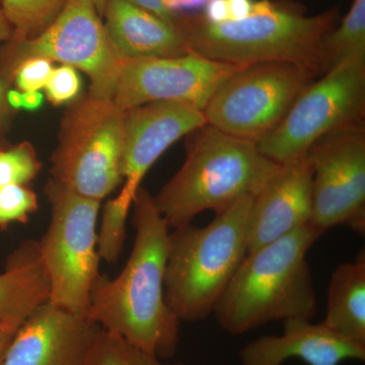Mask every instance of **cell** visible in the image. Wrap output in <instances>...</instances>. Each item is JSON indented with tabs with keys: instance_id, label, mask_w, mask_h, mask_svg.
Here are the masks:
<instances>
[{
	"instance_id": "22",
	"label": "cell",
	"mask_w": 365,
	"mask_h": 365,
	"mask_svg": "<svg viewBox=\"0 0 365 365\" xmlns=\"http://www.w3.org/2000/svg\"><path fill=\"white\" fill-rule=\"evenodd\" d=\"M85 365H184L141 351L111 333L101 331Z\"/></svg>"
},
{
	"instance_id": "7",
	"label": "cell",
	"mask_w": 365,
	"mask_h": 365,
	"mask_svg": "<svg viewBox=\"0 0 365 365\" xmlns=\"http://www.w3.org/2000/svg\"><path fill=\"white\" fill-rule=\"evenodd\" d=\"M123 115L114 100L88 95L73 103L60 123L52 179L101 202L114 192L123 182Z\"/></svg>"
},
{
	"instance_id": "32",
	"label": "cell",
	"mask_w": 365,
	"mask_h": 365,
	"mask_svg": "<svg viewBox=\"0 0 365 365\" xmlns=\"http://www.w3.org/2000/svg\"><path fill=\"white\" fill-rule=\"evenodd\" d=\"M11 26L7 21L6 16L0 9V45L6 42L11 37ZM6 102V93L4 91V83L0 81V114L4 111V105Z\"/></svg>"
},
{
	"instance_id": "27",
	"label": "cell",
	"mask_w": 365,
	"mask_h": 365,
	"mask_svg": "<svg viewBox=\"0 0 365 365\" xmlns=\"http://www.w3.org/2000/svg\"><path fill=\"white\" fill-rule=\"evenodd\" d=\"M26 319L9 318L0 319V365L4 361L7 349Z\"/></svg>"
},
{
	"instance_id": "14",
	"label": "cell",
	"mask_w": 365,
	"mask_h": 365,
	"mask_svg": "<svg viewBox=\"0 0 365 365\" xmlns=\"http://www.w3.org/2000/svg\"><path fill=\"white\" fill-rule=\"evenodd\" d=\"M102 330L48 300L21 324L1 365H85Z\"/></svg>"
},
{
	"instance_id": "25",
	"label": "cell",
	"mask_w": 365,
	"mask_h": 365,
	"mask_svg": "<svg viewBox=\"0 0 365 365\" xmlns=\"http://www.w3.org/2000/svg\"><path fill=\"white\" fill-rule=\"evenodd\" d=\"M44 90L48 101L54 106L68 104L78 97L81 81L76 68L61 66L53 68Z\"/></svg>"
},
{
	"instance_id": "12",
	"label": "cell",
	"mask_w": 365,
	"mask_h": 365,
	"mask_svg": "<svg viewBox=\"0 0 365 365\" xmlns=\"http://www.w3.org/2000/svg\"><path fill=\"white\" fill-rule=\"evenodd\" d=\"M242 66L188 53L170 58L122 59L114 102L121 110L157 101L204 110L218 86Z\"/></svg>"
},
{
	"instance_id": "9",
	"label": "cell",
	"mask_w": 365,
	"mask_h": 365,
	"mask_svg": "<svg viewBox=\"0 0 365 365\" xmlns=\"http://www.w3.org/2000/svg\"><path fill=\"white\" fill-rule=\"evenodd\" d=\"M319 74L292 62L242 66L209 100L203 110L206 122L230 135L258 143L281 123Z\"/></svg>"
},
{
	"instance_id": "28",
	"label": "cell",
	"mask_w": 365,
	"mask_h": 365,
	"mask_svg": "<svg viewBox=\"0 0 365 365\" xmlns=\"http://www.w3.org/2000/svg\"><path fill=\"white\" fill-rule=\"evenodd\" d=\"M200 14L206 23L222 24L230 21L227 0H209Z\"/></svg>"
},
{
	"instance_id": "11",
	"label": "cell",
	"mask_w": 365,
	"mask_h": 365,
	"mask_svg": "<svg viewBox=\"0 0 365 365\" xmlns=\"http://www.w3.org/2000/svg\"><path fill=\"white\" fill-rule=\"evenodd\" d=\"M311 165V225L325 234L346 225L365 235V126L352 125L314 144Z\"/></svg>"
},
{
	"instance_id": "34",
	"label": "cell",
	"mask_w": 365,
	"mask_h": 365,
	"mask_svg": "<svg viewBox=\"0 0 365 365\" xmlns=\"http://www.w3.org/2000/svg\"><path fill=\"white\" fill-rule=\"evenodd\" d=\"M7 104L14 109H21V93L20 91H9L6 93Z\"/></svg>"
},
{
	"instance_id": "20",
	"label": "cell",
	"mask_w": 365,
	"mask_h": 365,
	"mask_svg": "<svg viewBox=\"0 0 365 365\" xmlns=\"http://www.w3.org/2000/svg\"><path fill=\"white\" fill-rule=\"evenodd\" d=\"M68 0H2L1 11L11 26V41L32 39L58 18Z\"/></svg>"
},
{
	"instance_id": "15",
	"label": "cell",
	"mask_w": 365,
	"mask_h": 365,
	"mask_svg": "<svg viewBox=\"0 0 365 365\" xmlns=\"http://www.w3.org/2000/svg\"><path fill=\"white\" fill-rule=\"evenodd\" d=\"M312 178L307 158L274 170L252 197L246 227L248 253L311 222Z\"/></svg>"
},
{
	"instance_id": "18",
	"label": "cell",
	"mask_w": 365,
	"mask_h": 365,
	"mask_svg": "<svg viewBox=\"0 0 365 365\" xmlns=\"http://www.w3.org/2000/svg\"><path fill=\"white\" fill-rule=\"evenodd\" d=\"M49 297V281L38 242H21L9 255L4 272L0 273V319H26Z\"/></svg>"
},
{
	"instance_id": "16",
	"label": "cell",
	"mask_w": 365,
	"mask_h": 365,
	"mask_svg": "<svg viewBox=\"0 0 365 365\" xmlns=\"http://www.w3.org/2000/svg\"><path fill=\"white\" fill-rule=\"evenodd\" d=\"M281 335H265L242 348V365H284L302 360L307 365H340L365 359V345L338 335L323 323L292 319L283 322Z\"/></svg>"
},
{
	"instance_id": "8",
	"label": "cell",
	"mask_w": 365,
	"mask_h": 365,
	"mask_svg": "<svg viewBox=\"0 0 365 365\" xmlns=\"http://www.w3.org/2000/svg\"><path fill=\"white\" fill-rule=\"evenodd\" d=\"M364 113L365 52H357L309 83L257 145L278 165L304 160L324 137L364 122Z\"/></svg>"
},
{
	"instance_id": "10",
	"label": "cell",
	"mask_w": 365,
	"mask_h": 365,
	"mask_svg": "<svg viewBox=\"0 0 365 365\" xmlns=\"http://www.w3.org/2000/svg\"><path fill=\"white\" fill-rule=\"evenodd\" d=\"M9 74L28 59L44 58L85 72L91 97L114 100L122 59L93 0H68L51 25L32 39L11 41Z\"/></svg>"
},
{
	"instance_id": "17",
	"label": "cell",
	"mask_w": 365,
	"mask_h": 365,
	"mask_svg": "<svg viewBox=\"0 0 365 365\" xmlns=\"http://www.w3.org/2000/svg\"><path fill=\"white\" fill-rule=\"evenodd\" d=\"M105 28L121 59L170 58L191 53L176 23L127 1L109 0Z\"/></svg>"
},
{
	"instance_id": "13",
	"label": "cell",
	"mask_w": 365,
	"mask_h": 365,
	"mask_svg": "<svg viewBox=\"0 0 365 365\" xmlns=\"http://www.w3.org/2000/svg\"><path fill=\"white\" fill-rule=\"evenodd\" d=\"M207 124L202 110L186 103L157 101L124 110L121 174L124 186L108 201L129 213L146 173L170 145Z\"/></svg>"
},
{
	"instance_id": "33",
	"label": "cell",
	"mask_w": 365,
	"mask_h": 365,
	"mask_svg": "<svg viewBox=\"0 0 365 365\" xmlns=\"http://www.w3.org/2000/svg\"><path fill=\"white\" fill-rule=\"evenodd\" d=\"M44 96L40 91L21 93V108L29 111H36L43 105Z\"/></svg>"
},
{
	"instance_id": "1",
	"label": "cell",
	"mask_w": 365,
	"mask_h": 365,
	"mask_svg": "<svg viewBox=\"0 0 365 365\" xmlns=\"http://www.w3.org/2000/svg\"><path fill=\"white\" fill-rule=\"evenodd\" d=\"M132 207L136 234L130 256L116 277L98 276L88 319L137 349L168 360L177 353L181 324L165 299L170 227L148 190L138 189Z\"/></svg>"
},
{
	"instance_id": "6",
	"label": "cell",
	"mask_w": 365,
	"mask_h": 365,
	"mask_svg": "<svg viewBox=\"0 0 365 365\" xmlns=\"http://www.w3.org/2000/svg\"><path fill=\"white\" fill-rule=\"evenodd\" d=\"M44 193L50 220L38 248L49 281V302L88 319L91 287L101 274L98 222L102 202L79 195L52 178Z\"/></svg>"
},
{
	"instance_id": "4",
	"label": "cell",
	"mask_w": 365,
	"mask_h": 365,
	"mask_svg": "<svg viewBox=\"0 0 365 365\" xmlns=\"http://www.w3.org/2000/svg\"><path fill=\"white\" fill-rule=\"evenodd\" d=\"M186 160L153 202L170 228L191 225L204 211L216 215L253 197L277 169L257 143L206 124L192 132Z\"/></svg>"
},
{
	"instance_id": "30",
	"label": "cell",
	"mask_w": 365,
	"mask_h": 365,
	"mask_svg": "<svg viewBox=\"0 0 365 365\" xmlns=\"http://www.w3.org/2000/svg\"><path fill=\"white\" fill-rule=\"evenodd\" d=\"M209 0H170L169 9L176 21L180 14H194L203 11Z\"/></svg>"
},
{
	"instance_id": "21",
	"label": "cell",
	"mask_w": 365,
	"mask_h": 365,
	"mask_svg": "<svg viewBox=\"0 0 365 365\" xmlns=\"http://www.w3.org/2000/svg\"><path fill=\"white\" fill-rule=\"evenodd\" d=\"M365 52V0H354L349 13L322 44L324 73L350 55Z\"/></svg>"
},
{
	"instance_id": "29",
	"label": "cell",
	"mask_w": 365,
	"mask_h": 365,
	"mask_svg": "<svg viewBox=\"0 0 365 365\" xmlns=\"http://www.w3.org/2000/svg\"><path fill=\"white\" fill-rule=\"evenodd\" d=\"M127 1L155 14L163 21L173 24L176 23V19L170 11V0H127Z\"/></svg>"
},
{
	"instance_id": "19",
	"label": "cell",
	"mask_w": 365,
	"mask_h": 365,
	"mask_svg": "<svg viewBox=\"0 0 365 365\" xmlns=\"http://www.w3.org/2000/svg\"><path fill=\"white\" fill-rule=\"evenodd\" d=\"M346 339L365 345V254L334 270L322 322Z\"/></svg>"
},
{
	"instance_id": "31",
	"label": "cell",
	"mask_w": 365,
	"mask_h": 365,
	"mask_svg": "<svg viewBox=\"0 0 365 365\" xmlns=\"http://www.w3.org/2000/svg\"><path fill=\"white\" fill-rule=\"evenodd\" d=\"M230 21H241L248 18L253 9L254 0H227Z\"/></svg>"
},
{
	"instance_id": "24",
	"label": "cell",
	"mask_w": 365,
	"mask_h": 365,
	"mask_svg": "<svg viewBox=\"0 0 365 365\" xmlns=\"http://www.w3.org/2000/svg\"><path fill=\"white\" fill-rule=\"evenodd\" d=\"M39 201L35 192L21 185L0 186V228L11 223H26L38 210Z\"/></svg>"
},
{
	"instance_id": "23",
	"label": "cell",
	"mask_w": 365,
	"mask_h": 365,
	"mask_svg": "<svg viewBox=\"0 0 365 365\" xmlns=\"http://www.w3.org/2000/svg\"><path fill=\"white\" fill-rule=\"evenodd\" d=\"M41 162L32 144L23 143L0 150V186H26L39 174Z\"/></svg>"
},
{
	"instance_id": "26",
	"label": "cell",
	"mask_w": 365,
	"mask_h": 365,
	"mask_svg": "<svg viewBox=\"0 0 365 365\" xmlns=\"http://www.w3.org/2000/svg\"><path fill=\"white\" fill-rule=\"evenodd\" d=\"M52 63L44 58L28 59L21 63L11 76L18 91L26 93L43 90L54 68Z\"/></svg>"
},
{
	"instance_id": "35",
	"label": "cell",
	"mask_w": 365,
	"mask_h": 365,
	"mask_svg": "<svg viewBox=\"0 0 365 365\" xmlns=\"http://www.w3.org/2000/svg\"><path fill=\"white\" fill-rule=\"evenodd\" d=\"M93 4H95L96 7H97L100 16H104L106 6H107L108 1H109V0H93Z\"/></svg>"
},
{
	"instance_id": "3",
	"label": "cell",
	"mask_w": 365,
	"mask_h": 365,
	"mask_svg": "<svg viewBox=\"0 0 365 365\" xmlns=\"http://www.w3.org/2000/svg\"><path fill=\"white\" fill-rule=\"evenodd\" d=\"M336 18L335 9L307 16L295 6L259 0L244 20L208 24L198 14L176 25L189 51L205 58L240 66L292 62L323 74L322 44Z\"/></svg>"
},
{
	"instance_id": "2",
	"label": "cell",
	"mask_w": 365,
	"mask_h": 365,
	"mask_svg": "<svg viewBox=\"0 0 365 365\" xmlns=\"http://www.w3.org/2000/svg\"><path fill=\"white\" fill-rule=\"evenodd\" d=\"M324 235L311 223L250 252L213 314L242 335L274 321L313 319L317 294L307 253Z\"/></svg>"
},
{
	"instance_id": "5",
	"label": "cell",
	"mask_w": 365,
	"mask_h": 365,
	"mask_svg": "<svg viewBox=\"0 0 365 365\" xmlns=\"http://www.w3.org/2000/svg\"><path fill=\"white\" fill-rule=\"evenodd\" d=\"M252 196L203 227L188 225L170 232L165 299L180 321L208 318L248 254L247 217Z\"/></svg>"
}]
</instances>
